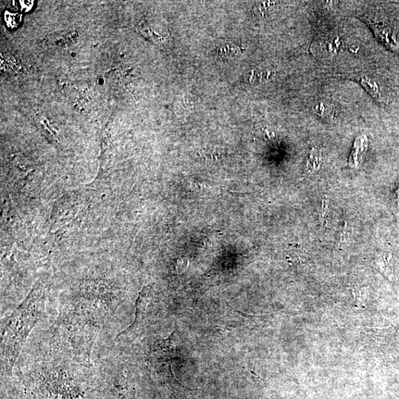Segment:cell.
<instances>
[{"label": "cell", "mask_w": 399, "mask_h": 399, "mask_svg": "<svg viewBox=\"0 0 399 399\" xmlns=\"http://www.w3.org/2000/svg\"><path fill=\"white\" fill-rule=\"evenodd\" d=\"M371 27L375 32L377 38L386 47L397 54H399V43L396 40V36L391 29L381 24L371 23Z\"/></svg>", "instance_id": "3"}, {"label": "cell", "mask_w": 399, "mask_h": 399, "mask_svg": "<svg viewBox=\"0 0 399 399\" xmlns=\"http://www.w3.org/2000/svg\"><path fill=\"white\" fill-rule=\"evenodd\" d=\"M321 155L316 149L310 151V157L306 164V172L307 174L313 173L318 170L320 166Z\"/></svg>", "instance_id": "5"}, {"label": "cell", "mask_w": 399, "mask_h": 399, "mask_svg": "<svg viewBox=\"0 0 399 399\" xmlns=\"http://www.w3.org/2000/svg\"><path fill=\"white\" fill-rule=\"evenodd\" d=\"M328 205L326 204L322 205V211L319 214V220L321 223H324L323 222L326 220V211H327Z\"/></svg>", "instance_id": "7"}, {"label": "cell", "mask_w": 399, "mask_h": 399, "mask_svg": "<svg viewBox=\"0 0 399 399\" xmlns=\"http://www.w3.org/2000/svg\"><path fill=\"white\" fill-rule=\"evenodd\" d=\"M361 84L363 85L367 91L374 98L380 101L381 96L379 91V87L376 83H374L368 79H361Z\"/></svg>", "instance_id": "6"}, {"label": "cell", "mask_w": 399, "mask_h": 399, "mask_svg": "<svg viewBox=\"0 0 399 399\" xmlns=\"http://www.w3.org/2000/svg\"><path fill=\"white\" fill-rule=\"evenodd\" d=\"M99 334L72 320L57 317L52 326L31 344L93 368L92 352Z\"/></svg>", "instance_id": "2"}, {"label": "cell", "mask_w": 399, "mask_h": 399, "mask_svg": "<svg viewBox=\"0 0 399 399\" xmlns=\"http://www.w3.org/2000/svg\"><path fill=\"white\" fill-rule=\"evenodd\" d=\"M396 196H397V203H398V206L399 207V181H398V189L396 191Z\"/></svg>", "instance_id": "8"}, {"label": "cell", "mask_w": 399, "mask_h": 399, "mask_svg": "<svg viewBox=\"0 0 399 399\" xmlns=\"http://www.w3.org/2000/svg\"><path fill=\"white\" fill-rule=\"evenodd\" d=\"M46 315L45 296L38 287L2 319L1 370L11 377L23 347L36 324Z\"/></svg>", "instance_id": "1"}, {"label": "cell", "mask_w": 399, "mask_h": 399, "mask_svg": "<svg viewBox=\"0 0 399 399\" xmlns=\"http://www.w3.org/2000/svg\"><path fill=\"white\" fill-rule=\"evenodd\" d=\"M241 47L231 43H222L218 49V55L222 59L233 58L241 53Z\"/></svg>", "instance_id": "4"}]
</instances>
